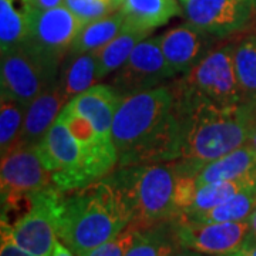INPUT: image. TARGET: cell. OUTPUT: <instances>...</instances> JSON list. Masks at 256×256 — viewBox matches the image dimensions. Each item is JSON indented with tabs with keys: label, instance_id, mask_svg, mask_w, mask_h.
Listing matches in <instances>:
<instances>
[{
	"label": "cell",
	"instance_id": "e575fe53",
	"mask_svg": "<svg viewBox=\"0 0 256 256\" xmlns=\"http://www.w3.org/2000/svg\"><path fill=\"white\" fill-rule=\"evenodd\" d=\"M249 224H250V234L256 238V208L254 210V214L250 215V218H249Z\"/></svg>",
	"mask_w": 256,
	"mask_h": 256
},
{
	"label": "cell",
	"instance_id": "4fadbf2b",
	"mask_svg": "<svg viewBox=\"0 0 256 256\" xmlns=\"http://www.w3.org/2000/svg\"><path fill=\"white\" fill-rule=\"evenodd\" d=\"M210 37L191 23L171 28L160 36L162 54L175 76L188 73L210 53L212 50Z\"/></svg>",
	"mask_w": 256,
	"mask_h": 256
},
{
	"label": "cell",
	"instance_id": "d6986e66",
	"mask_svg": "<svg viewBox=\"0 0 256 256\" xmlns=\"http://www.w3.org/2000/svg\"><path fill=\"white\" fill-rule=\"evenodd\" d=\"M150 34L151 33L126 28L107 46L96 52L94 57H96L98 82L107 78L111 74L117 73L130 58L134 48Z\"/></svg>",
	"mask_w": 256,
	"mask_h": 256
},
{
	"label": "cell",
	"instance_id": "9a60e30c",
	"mask_svg": "<svg viewBox=\"0 0 256 256\" xmlns=\"http://www.w3.org/2000/svg\"><path fill=\"white\" fill-rule=\"evenodd\" d=\"M121 100V96L110 84L97 82L92 88L78 94L68 102L82 117L92 121L101 138H104L106 141H112V122Z\"/></svg>",
	"mask_w": 256,
	"mask_h": 256
},
{
	"label": "cell",
	"instance_id": "603a6c76",
	"mask_svg": "<svg viewBox=\"0 0 256 256\" xmlns=\"http://www.w3.org/2000/svg\"><path fill=\"white\" fill-rule=\"evenodd\" d=\"M256 208V188H248L234 195L230 200L205 212L194 215H180L196 222H244L249 220Z\"/></svg>",
	"mask_w": 256,
	"mask_h": 256
},
{
	"label": "cell",
	"instance_id": "8fae6325",
	"mask_svg": "<svg viewBox=\"0 0 256 256\" xmlns=\"http://www.w3.org/2000/svg\"><path fill=\"white\" fill-rule=\"evenodd\" d=\"M174 222L181 246L201 255H229L238 250L250 234L249 220L208 224L176 216Z\"/></svg>",
	"mask_w": 256,
	"mask_h": 256
},
{
	"label": "cell",
	"instance_id": "9c48e42d",
	"mask_svg": "<svg viewBox=\"0 0 256 256\" xmlns=\"http://www.w3.org/2000/svg\"><path fill=\"white\" fill-rule=\"evenodd\" d=\"M174 77L162 54L160 36H148L134 48L126 64L114 73L110 86L124 98L165 86Z\"/></svg>",
	"mask_w": 256,
	"mask_h": 256
},
{
	"label": "cell",
	"instance_id": "7402d4cb",
	"mask_svg": "<svg viewBox=\"0 0 256 256\" xmlns=\"http://www.w3.org/2000/svg\"><path fill=\"white\" fill-rule=\"evenodd\" d=\"M180 248L181 244L172 220L138 230L127 256H171Z\"/></svg>",
	"mask_w": 256,
	"mask_h": 256
},
{
	"label": "cell",
	"instance_id": "30bf717a",
	"mask_svg": "<svg viewBox=\"0 0 256 256\" xmlns=\"http://www.w3.org/2000/svg\"><path fill=\"white\" fill-rule=\"evenodd\" d=\"M188 23L216 38L245 32L256 16V0H180Z\"/></svg>",
	"mask_w": 256,
	"mask_h": 256
},
{
	"label": "cell",
	"instance_id": "7c38bea8",
	"mask_svg": "<svg viewBox=\"0 0 256 256\" xmlns=\"http://www.w3.org/2000/svg\"><path fill=\"white\" fill-rule=\"evenodd\" d=\"M82 28L84 23L66 6L36 10L28 42L63 63Z\"/></svg>",
	"mask_w": 256,
	"mask_h": 256
},
{
	"label": "cell",
	"instance_id": "277c9868",
	"mask_svg": "<svg viewBox=\"0 0 256 256\" xmlns=\"http://www.w3.org/2000/svg\"><path fill=\"white\" fill-rule=\"evenodd\" d=\"M174 106L175 96L171 84L124 97L120 102L111 132L118 160L154 137L172 116Z\"/></svg>",
	"mask_w": 256,
	"mask_h": 256
},
{
	"label": "cell",
	"instance_id": "e0dca14e",
	"mask_svg": "<svg viewBox=\"0 0 256 256\" xmlns=\"http://www.w3.org/2000/svg\"><path fill=\"white\" fill-rule=\"evenodd\" d=\"M34 12L30 0H0L2 54L28 42Z\"/></svg>",
	"mask_w": 256,
	"mask_h": 256
},
{
	"label": "cell",
	"instance_id": "4dcf8cb0",
	"mask_svg": "<svg viewBox=\"0 0 256 256\" xmlns=\"http://www.w3.org/2000/svg\"><path fill=\"white\" fill-rule=\"evenodd\" d=\"M30 3L36 10H48L64 6V0H30Z\"/></svg>",
	"mask_w": 256,
	"mask_h": 256
},
{
	"label": "cell",
	"instance_id": "5b68a950",
	"mask_svg": "<svg viewBox=\"0 0 256 256\" xmlns=\"http://www.w3.org/2000/svg\"><path fill=\"white\" fill-rule=\"evenodd\" d=\"M62 62L37 48L32 43L12 48L2 54L0 88L28 107L32 101L58 80Z\"/></svg>",
	"mask_w": 256,
	"mask_h": 256
},
{
	"label": "cell",
	"instance_id": "2e32d148",
	"mask_svg": "<svg viewBox=\"0 0 256 256\" xmlns=\"http://www.w3.org/2000/svg\"><path fill=\"white\" fill-rule=\"evenodd\" d=\"M240 180L256 182V151L249 144L204 165L196 175V185L200 188L208 184Z\"/></svg>",
	"mask_w": 256,
	"mask_h": 256
},
{
	"label": "cell",
	"instance_id": "ac0fdd59",
	"mask_svg": "<svg viewBox=\"0 0 256 256\" xmlns=\"http://www.w3.org/2000/svg\"><path fill=\"white\" fill-rule=\"evenodd\" d=\"M121 13L126 28L151 33L181 13L178 0H124Z\"/></svg>",
	"mask_w": 256,
	"mask_h": 256
},
{
	"label": "cell",
	"instance_id": "1f68e13d",
	"mask_svg": "<svg viewBox=\"0 0 256 256\" xmlns=\"http://www.w3.org/2000/svg\"><path fill=\"white\" fill-rule=\"evenodd\" d=\"M250 102H254V101H250ZM248 144L256 151V102H254V120H252V127H250Z\"/></svg>",
	"mask_w": 256,
	"mask_h": 256
},
{
	"label": "cell",
	"instance_id": "d6a6232c",
	"mask_svg": "<svg viewBox=\"0 0 256 256\" xmlns=\"http://www.w3.org/2000/svg\"><path fill=\"white\" fill-rule=\"evenodd\" d=\"M53 256H76L68 249V248L64 245L63 242H60L58 239H57V242H56V246H54V252H53Z\"/></svg>",
	"mask_w": 256,
	"mask_h": 256
},
{
	"label": "cell",
	"instance_id": "836d02e7",
	"mask_svg": "<svg viewBox=\"0 0 256 256\" xmlns=\"http://www.w3.org/2000/svg\"><path fill=\"white\" fill-rule=\"evenodd\" d=\"M171 256H204L201 254H198V252H194L191 249H186V248H180L178 250H175L174 254Z\"/></svg>",
	"mask_w": 256,
	"mask_h": 256
},
{
	"label": "cell",
	"instance_id": "f546056e",
	"mask_svg": "<svg viewBox=\"0 0 256 256\" xmlns=\"http://www.w3.org/2000/svg\"><path fill=\"white\" fill-rule=\"evenodd\" d=\"M226 256H256V238L249 234L248 238L245 239L244 245L239 248L238 250L232 252Z\"/></svg>",
	"mask_w": 256,
	"mask_h": 256
},
{
	"label": "cell",
	"instance_id": "cb8c5ba5",
	"mask_svg": "<svg viewBox=\"0 0 256 256\" xmlns=\"http://www.w3.org/2000/svg\"><path fill=\"white\" fill-rule=\"evenodd\" d=\"M248 188H256V182L240 180V181H224V182L208 184V185L200 186L192 206L181 215H194V214H200V212L212 210V208L228 201L234 195H236V194L244 191V190H248Z\"/></svg>",
	"mask_w": 256,
	"mask_h": 256
},
{
	"label": "cell",
	"instance_id": "8992f818",
	"mask_svg": "<svg viewBox=\"0 0 256 256\" xmlns=\"http://www.w3.org/2000/svg\"><path fill=\"white\" fill-rule=\"evenodd\" d=\"M236 44L230 42L212 48L174 84L184 90L198 92L220 106L235 107L245 104L246 100L235 64Z\"/></svg>",
	"mask_w": 256,
	"mask_h": 256
},
{
	"label": "cell",
	"instance_id": "7a4b0ae2",
	"mask_svg": "<svg viewBox=\"0 0 256 256\" xmlns=\"http://www.w3.org/2000/svg\"><path fill=\"white\" fill-rule=\"evenodd\" d=\"M171 87L180 126V160L205 165L246 146L254 102L225 107L198 92Z\"/></svg>",
	"mask_w": 256,
	"mask_h": 256
},
{
	"label": "cell",
	"instance_id": "3957f363",
	"mask_svg": "<svg viewBox=\"0 0 256 256\" xmlns=\"http://www.w3.org/2000/svg\"><path fill=\"white\" fill-rule=\"evenodd\" d=\"M134 208L131 225L138 230L178 216L175 205V162L117 166L112 172Z\"/></svg>",
	"mask_w": 256,
	"mask_h": 256
},
{
	"label": "cell",
	"instance_id": "6da1fadb",
	"mask_svg": "<svg viewBox=\"0 0 256 256\" xmlns=\"http://www.w3.org/2000/svg\"><path fill=\"white\" fill-rule=\"evenodd\" d=\"M134 220L126 190L111 172L107 178L74 191H58L54 205L57 238L76 256H87Z\"/></svg>",
	"mask_w": 256,
	"mask_h": 256
},
{
	"label": "cell",
	"instance_id": "484cf974",
	"mask_svg": "<svg viewBox=\"0 0 256 256\" xmlns=\"http://www.w3.org/2000/svg\"><path fill=\"white\" fill-rule=\"evenodd\" d=\"M235 64L245 100L256 102V36L246 37L236 44Z\"/></svg>",
	"mask_w": 256,
	"mask_h": 256
},
{
	"label": "cell",
	"instance_id": "52a82bcc",
	"mask_svg": "<svg viewBox=\"0 0 256 256\" xmlns=\"http://www.w3.org/2000/svg\"><path fill=\"white\" fill-rule=\"evenodd\" d=\"M2 214L30 205L32 196L54 186L53 176L38 158L36 146H14L2 156Z\"/></svg>",
	"mask_w": 256,
	"mask_h": 256
},
{
	"label": "cell",
	"instance_id": "4316f807",
	"mask_svg": "<svg viewBox=\"0 0 256 256\" xmlns=\"http://www.w3.org/2000/svg\"><path fill=\"white\" fill-rule=\"evenodd\" d=\"M64 6L72 10L84 24L116 12L106 0H64Z\"/></svg>",
	"mask_w": 256,
	"mask_h": 256
},
{
	"label": "cell",
	"instance_id": "44dd1931",
	"mask_svg": "<svg viewBox=\"0 0 256 256\" xmlns=\"http://www.w3.org/2000/svg\"><path fill=\"white\" fill-rule=\"evenodd\" d=\"M126 28V18L121 10H117L106 18L84 24L68 54L96 53L112 42ZM67 54V56H68Z\"/></svg>",
	"mask_w": 256,
	"mask_h": 256
},
{
	"label": "cell",
	"instance_id": "d4e9b609",
	"mask_svg": "<svg viewBox=\"0 0 256 256\" xmlns=\"http://www.w3.org/2000/svg\"><path fill=\"white\" fill-rule=\"evenodd\" d=\"M28 107L6 96H0V151L2 156L18 146Z\"/></svg>",
	"mask_w": 256,
	"mask_h": 256
},
{
	"label": "cell",
	"instance_id": "ffe728a7",
	"mask_svg": "<svg viewBox=\"0 0 256 256\" xmlns=\"http://www.w3.org/2000/svg\"><path fill=\"white\" fill-rule=\"evenodd\" d=\"M57 82L68 101L96 86L98 80L94 53L66 56Z\"/></svg>",
	"mask_w": 256,
	"mask_h": 256
},
{
	"label": "cell",
	"instance_id": "ba28073f",
	"mask_svg": "<svg viewBox=\"0 0 256 256\" xmlns=\"http://www.w3.org/2000/svg\"><path fill=\"white\" fill-rule=\"evenodd\" d=\"M58 195L56 186L37 192L32 196L28 210L13 224L2 220L12 239L18 246L36 256H53L57 232L54 224V205Z\"/></svg>",
	"mask_w": 256,
	"mask_h": 256
},
{
	"label": "cell",
	"instance_id": "f1b7e54d",
	"mask_svg": "<svg viewBox=\"0 0 256 256\" xmlns=\"http://www.w3.org/2000/svg\"><path fill=\"white\" fill-rule=\"evenodd\" d=\"M0 256H36L28 252L26 249L20 248L12 239L9 230L2 225V244H0Z\"/></svg>",
	"mask_w": 256,
	"mask_h": 256
},
{
	"label": "cell",
	"instance_id": "d590c367",
	"mask_svg": "<svg viewBox=\"0 0 256 256\" xmlns=\"http://www.w3.org/2000/svg\"><path fill=\"white\" fill-rule=\"evenodd\" d=\"M107 3H110L111 6H112V9L116 10H120L121 9V6H122V3H124V0H106Z\"/></svg>",
	"mask_w": 256,
	"mask_h": 256
},
{
	"label": "cell",
	"instance_id": "5bb4252c",
	"mask_svg": "<svg viewBox=\"0 0 256 256\" xmlns=\"http://www.w3.org/2000/svg\"><path fill=\"white\" fill-rule=\"evenodd\" d=\"M67 102L68 98L66 97L58 82L37 96L28 106L23 130L16 146H37L46 136L47 131L53 127Z\"/></svg>",
	"mask_w": 256,
	"mask_h": 256
},
{
	"label": "cell",
	"instance_id": "83f0119b",
	"mask_svg": "<svg viewBox=\"0 0 256 256\" xmlns=\"http://www.w3.org/2000/svg\"><path fill=\"white\" fill-rule=\"evenodd\" d=\"M138 229L130 225L122 232H120L117 236L110 239L108 242L102 244L101 246L96 248L87 256H127L131 245L134 244V239L137 235Z\"/></svg>",
	"mask_w": 256,
	"mask_h": 256
}]
</instances>
